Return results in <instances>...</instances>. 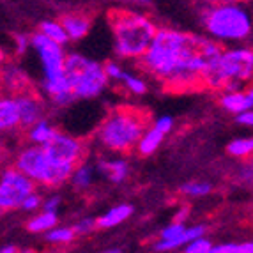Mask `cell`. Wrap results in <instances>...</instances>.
I'll use <instances>...</instances> for the list:
<instances>
[{
  "label": "cell",
  "mask_w": 253,
  "mask_h": 253,
  "mask_svg": "<svg viewBox=\"0 0 253 253\" xmlns=\"http://www.w3.org/2000/svg\"><path fill=\"white\" fill-rule=\"evenodd\" d=\"M236 121L241 124V126L253 127V108L252 110H246V112H243V114H239L236 117Z\"/></svg>",
  "instance_id": "obj_35"
},
{
  "label": "cell",
  "mask_w": 253,
  "mask_h": 253,
  "mask_svg": "<svg viewBox=\"0 0 253 253\" xmlns=\"http://www.w3.org/2000/svg\"><path fill=\"white\" fill-rule=\"evenodd\" d=\"M147 127V114H144L138 108L121 106V108L112 110L99 123L94 138L105 151L114 152V154H124V152L136 149Z\"/></svg>",
  "instance_id": "obj_2"
},
{
  "label": "cell",
  "mask_w": 253,
  "mask_h": 253,
  "mask_svg": "<svg viewBox=\"0 0 253 253\" xmlns=\"http://www.w3.org/2000/svg\"><path fill=\"white\" fill-rule=\"evenodd\" d=\"M123 85H124V89L129 94H133V96H144L149 89L147 82H145L144 78H140V76H136V75H131V73H126Z\"/></svg>",
  "instance_id": "obj_26"
},
{
  "label": "cell",
  "mask_w": 253,
  "mask_h": 253,
  "mask_svg": "<svg viewBox=\"0 0 253 253\" xmlns=\"http://www.w3.org/2000/svg\"><path fill=\"white\" fill-rule=\"evenodd\" d=\"M173 127V119L170 115H161L158 117L152 124H149V127L145 129L144 136L140 138L138 145H136V152L140 156H151L160 149V145L163 144V140L167 138L170 131Z\"/></svg>",
  "instance_id": "obj_10"
},
{
  "label": "cell",
  "mask_w": 253,
  "mask_h": 253,
  "mask_svg": "<svg viewBox=\"0 0 253 253\" xmlns=\"http://www.w3.org/2000/svg\"><path fill=\"white\" fill-rule=\"evenodd\" d=\"M219 105L221 108L230 112L234 115H239L246 110L253 108V85L252 87H245L241 90H230V92H223L219 96Z\"/></svg>",
  "instance_id": "obj_13"
},
{
  "label": "cell",
  "mask_w": 253,
  "mask_h": 253,
  "mask_svg": "<svg viewBox=\"0 0 253 253\" xmlns=\"http://www.w3.org/2000/svg\"><path fill=\"white\" fill-rule=\"evenodd\" d=\"M13 165L23 173H27L38 186H44V188H60L68 184L76 167V165L55 161L42 145L36 144L21 147L14 156Z\"/></svg>",
  "instance_id": "obj_5"
},
{
  "label": "cell",
  "mask_w": 253,
  "mask_h": 253,
  "mask_svg": "<svg viewBox=\"0 0 253 253\" xmlns=\"http://www.w3.org/2000/svg\"><path fill=\"white\" fill-rule=\"evenodd\" d=\"M96 228H99V225H97V218H82L76 221L75 225V230L78 236H89V234L96 232Z\"/></svg>",
  "instance_id": "obj_28"
},
{
  "label": "cell",
  "mask_w": 253,
  "mask_h": 253,
  "mask_svg": "<svg viewBox=\"0 0 253 253\" xmlns=\"http://www.w3.org/2000/svg\"><path fill=\"white\" fill-rule=\"evenodd\" d=\"M114 51L119 59H142L158 34V27L145 14L127 9L112 11L108 16Z\"/></svg>",
  "instance_id": "obj_3"
},
{
  "label": "cell",
  "mask_w": 253,
  "mask_h": 253,
  "mask_svg": "<svg viewBox=\"0 0 253 253\" xmlns=\"http://www.w3.org/2000/svg\"><path fill=\"white\" fill-rule=\"evenodd\" d=\"M200 21L207 36L218 42H241L253 32L252 14L239 2L214 0L202 9Z\"/></svg>",
  "instance_id": "obj_4"
},
{
  "label": "cell",
  "mask_w": 253,
  "mask_h": 253,
  "mask_svg": "<svg viewBox=\"0 0 253 253\" xmlns=\"http://www.w3.org/2000/svg\"><path fill=\"white\" fill-rule=\"evenodd\" d=\"M57 133H59V129L53 124L48 123L46 119H41L34 126H30L27 129V140H29L30 144L42 145L44 147V145H48L57 136Z\"/></svg>",
  "instance_id": "obj_19"
},
{
  "label": "cell",
  "mask_w": 253,
  "mask_h": 253,
  "mask_svg": "<svg viewBox=\"0 0 253 253\" xmlns=\"http://www.w3.org/2000/svg\"><path fill=\"white\" fill-rule=\"evenodd\" d=\"M39 32H42L44 36H48L50 39H53V41H57L59 44H62V46H66L69 41H71V38H69L68 30H66V27L62 25V21H57V20H44L39 23Z\"/></svg>",
  "instance_id": "obj_22"
},
{
  "label": "cell",
  "mask_w": 253,
  "mask_h": 253,
  "mask_svg": "<svg viewBox=\"0 0 253 253\" xmlns=\"http://www.w3.org/2000/svg\"><path fill=\"white\" fill-rule=\"evenodd\" d=\"M206 234V227L204 225H195V227H186L177 237H173V239H158L154 243L152 248L156 250V252H172V250H179V248H184L186 245H190L191 241L197 239V237L204 236Z\"/></svg>",
  "instance_id": "obj_15"
},
{
  "label": "cell",
  "mask_w": 253,
  "mask_h": 253,
  "mask_svg": "<svg viewBox=\"0 0 253 253\" xmlns=\"http://www.w3.org/2000/svg\"><path fill=\"white\" fill-rule=\"evenodd\" d=\"M42 197L39 193H36V191H32V193L27 197L25 200H23V204H21L20 211H25V212H36L38 209H42Z\"/></svg>",
  "instance_id": "obj_29"
},
{
  "label": "cell",
  "mask_w": 253,
  "mask_h": 253,
  "mask_svg": "<svg viewBox=\"0 0 253 253\" xmlns=\"http://www.w3.org/2000/svg\"><path fill=\"white\" fill-rule=\"evenodd\" d=\"M223 48L209 36H197L177 29H158L154 41L140 59L147 75L169 89L182 90L202 84L207 64Z\"/></svg>",
  "instance_id": "obj_1"
},
{
  "label": "cell",
  "mask_w": 253,
  "mask_h": 253,
  "mask_svg": "<svg viewBox=\"0 0 253 253\" xmlns=\"http://www.w3.org/2000/svg\"><path fill=\"white\" fill-rule=\"evenodd\" d=\"M66 76L76 99H94L101 96L112 82L105 71V64L76 51L66 57Z\"/></svg>",
  "instance_id": "obj_7"
},
{
  "label": "cell",
  "mask_w": 253,
  "mask_h": 253,
  "mask_svg": "<svg viewBox=\"0 0 253 253\" xmlns=\"http://www.w3.org/2000/svg\"><path fill=\"white\" fill-rule=\"evenodd\" d=\"M105 71L108 75V78L112 82H117V84H123L124 76H126L127 71H124L117 62H106L105 64Z\"/></svg>",
  "instance_id": "obj_31"
},
{
  "label": "cell",
  "mask_w": 253,
  "mask_h": 253,
  "mask_svg": "<svg viewBox=\"0 0 253 253\" xmlns=\"http://www.w3.org/2000/svg\"><path fill=\"white\" fill-rule=\"evenodd\" d=\"M0 127L2 131L20 129V108L14 94L0 99Z\"/></svg>",
  "instance_id": "obj_16"
},
{
  "label": "cell",
  "mask_w": 253,
  "mask_h": 253,
  "mask_svg": "<svg viewBox=\"0 0 253 253\" xmlns=\"http://www.w3.org/2000/svg\"><path fill=\"white\" fill-rule=\"evenodd\" d=\"M186 212H188V211H186V209H182V211H179L177 212V214H175V218H173V219H175V221H184V218H186Z\"/></svg>",
  "instance_id": "obj_38"
},
{
  "label": "cell",
  "mask_w": 253,
  "mask_h": 253,
  "mask_svg": "<svg viewBox=\"0 0 253 253\" xmlns=\"http://www.w3.org/2000/svg\"><path fill=\"white\" fill-rule=\"evenodd\" d=\"M4 80H5V87L11 90V94H20L29 90L27 89V75L20 66L11 64L9 68H5Z\"/></svg>",
  "instance_id": "obj_21"
},
{
  "label": "cell",
  "mask_w": 253,
  "mask_h": 253,
  "mask_svg": "<svg viewBox=\"0 0 253 253\" xmlns=\"http://www.w3.org/2000/svg\"><path fill=\"white\" fill-rule=\"evenodd\" d=\"M14 51L18 55H25L29 48H32V41H30V36L25 34H14Z\"/></svg>",
  "instance_id": "obj_32"
},
{
  "label": "cell",
  "mask_w": 253,
  "mask_h": 253,
  "mask_svg": "<svg viewBox=\"0 0 253 253\" xmlns=\"http://www.w3.org/2000/svg\"><path fill=\"white\" fill-rule=\"evenodd\" d=\"M237 253H253V241L237 243Z\"/></svg>",
  "instance_id": "obj_36"
},
{
  "label": "cell",
  "mask_w": 253,
  "mask_h": 253,
  "mask_svg": "<svg viewBox=\"0 0 253 253\" xmlns=\"http://www.w3.org/2000/svg\"><path fill=\"white\" fill-rule=\"evenodd\" d=\"M60 21L68 30L71 41H82L92 29V18L85 13H66L60 16Z\"/></svg>",
  "instance_id": "obj_14"
},
{
  "label": "cell",
  "mask_w": 253,
  "mask_h": 253,
  "mask_svg": "<svg viewBox=\"0 0 253 253\" xmlns=\"http://www.w3.org/2000/svg\"><path fill=\"white\" fill-rule=\"evenodd\" d=\"M227 152L232 158L237 160H245V158L253 156V136H243V138L232 140L227 145Z\"/></svg>",
  "instance_id": "obj_24"
},
{
  "label": "cell",
  "mask_w": 253,
  "mask_h": 253,
  "mask_svg": "<svg viewBox=\"0 0 253 253\" xmlns=\"http://www.w3.org/2000/svg\"><path fill=\"white\" fill-rule=\"evenodd\" d=\"M0 252H2V253H16L18 248L14 245H5V246H2V248H0Z\"/></svg>",
  "instance_id": "obj_37"
},
{
  "label": "cell",
  "mask_w": 253,
  "mask_h": 253,
  "mask_svg": "<svg viewBox=\"0 0 253 253\" xmlns=\"http://www.w3.org/2000/svg\"><path fill=\"white\" fill-rule=\"evenodd\" d=\"M239 181L248 186H253V156H252V160L239 170Z\"/></svg>",
  "instance_id": "obj_33"
},
{
  "label": "cell",
  "mask_w": 253,
  "mask_h": 253,
  "mask_svg": "<svg viewBox=\"0 0 253 253\" xmlns=\"http://www.w3.org/2000/svg\"><path fill=\"white\" fill-rule=\"evenodd\" d=\"M182 250H184L186 253H212L214 245H212L207 237L200 236V237H197V239L191 241L190 245H186Z\"/></svg>",
  "instance_id": "obj_27"
},
{
  "label": "cell",
  "mask_w": 253,
  "mask_h": 253,
  "mask_svg": "<svg viewBox=\"0 0 253 253\" xmlns=\"http://www.w3.org/2000/svg\"><path fill=\"white\" fill-rule=\"evenodd\" d=\"M18 101V108H20V129H29L30 126H34L38 121L44 119V103L41 101V97L36 96L34 92L25 90V92L14 94Z\"/></svg>",
  "instance_id": "obj_11"
},
{
  "label": "cell",
  "mask_w": 253,
  "mask_h": 253,
  "mask_svg": "<svg viewBox=\"0 0 253 253\" xmlns=\"http://www.w3.org/2000/svg\"><path fill=\"white\" fill-rule=\"evenodd\" d=\"M36 186L38 184L14 165L4 169L0 177V209L4 212L20 209L23 200L36 191Z\"/></svg>",
  "instance_id": "obj_8"
},
{
  "label": "cell",
  "mask_w": 253,
  "mask_h": 253,
  "mask_svg": "<svg viewBox=\"0 0 253 253\" xmlns=\"http://www.w3.org/2000/svg\"><path fill=\"white\" fill-rule=\"evenodd\" d=\"M44 237H46V241L51 243V245L68 246L78 237V234H76L75 227H60V225H57V227H53L51 230H48V232L44 234Z\"/></svg>",
  "instance_id": "obj_23"
},
{
  "label": "cell",
  "mask_w": 253,
  "mask_h": 253,
  "mask_svg": "<svg viewBox=\"0 0 253 253\" xmlns=\"http://www.w3.org/2000/svg\"><path fill=\"white\" fill-rule=\"evenodd\" d=\"M57 225H59V214L53 211H44L42 209L39 214L32 216L27 221V230L30 234H46L48 230H51Z\"/></svg>",
  "instance_id": "obj_20"
},
{
  "label": "cell",
  "mask_w": 253,
  "mask_h": 253,
  "mask_svg": "<svg viewBox=\"0 0 253 253\" xmlns=\"http://www.w3.org/2000/svg\"><path fill=\"white\" fill-rule=\"evenodd\" d=\"M135 2H136L138 5H149V4L152 2V0H135Z\"/></svg>",
  "instance_id": "obj_39"
},
{
  "label": "cell",
  "mask_w": 253,
  "mask_h": 253,
  "mask_svg": "<svg viewBox=\"0 0 253 253\" xmlns=\"http://www.w3.org/2000/svg\"><path fill=\"white\" fill-rule=\"evenodd\" d=\"M60 204H62V199H60V195H48L46 199L42 200V209H44V211H53V212H57V211H59Z\"/></svg>",
  "instance_id": "obj_34"
},
{
  "label": "cell",
  "mask_w": 253,
  "mask_h": 253,
  "mask_svg": "<svg viewBox=\"0 0 253 253\" xmlns=\"http://www.w3.org/2000/svg\"><path fill=\"white\" fill-rule=\"evenodd\" d=\"M223 2H239V4H245V2H250V0H223Z\"/></svg>",
  "instance_id": "obj_40"
},
{
  "label": "cell",
  "mask_w": 253,
  "mask_h": 253,
  "mask_svg": "<svg viewBox=\"0 0 253 253\" xmlns=\"http://www.w3.org/2000/svg\"><path fill=\"white\" fill-rule=\"evenodd\" d=\"M182 195L190 197V199H200V197H206L212 191L211 182H204V181H190L184 182V184L179 188Z\"/></svg>",
  "instance_id": "obj_25"
},
{
  "label": "cell",
  "mask_w": 253,
  "mask_h": 253,
  "mask_svg": "<svg viewBox=\"0 0 253 253\" xmlns=\"http://www.w3.org/2000/svg\"><path fill=\"white\" fill-rule=\"evenodd\" d=\"M96 175H97L96 167L82 161V163L76 165L75 170H73L69 184L73 186V190L75 191H87L90 186L94 184V181H96Z\"/></svg>",
  "instance_id": "obj_18"
},
{
  "label": "cell",
  "mask_w": 253,
  "mask_h": 253,
  "mask_svg": "<svg viewBox=\"0 0 253 253\" xmlns=\"http://www.w3.org/2000/svg\"><path fill=\"white\" fill-rule=\"evenodd\" d=\"M97 173L112 184H123L129 175V163L123 156L99 158L96 163Z\"/></svg>",
  "instance_id": "obj_12"
},
{
  "label": "cell",
  "mask_w": 253,
  "mask_h": 253,
  "mask_svg": "<svg viewBox=\"0 0 253 253\" xmlns=\"http://www.w3.org/2000/svg\"><path fill=\"white\" fill-rule=\"evenodd\" d=\"M133 206L131 204H119V206L110 207L101 216H97V225L101 230H110V228L119 227L121 223L127 221L133 216Z\"/></svg>",
  "instance_id": "obj_17"
},
{
  "label": "cell",
  "mask_w": 253,
  "mask_h": 253,
  "mask_svg": "<svg viewBox=\"0 0 253 253\" xmlns=\"http://www.w3.org/2000/svg\"><path fill=\"white\" fill-rule=\"evenodd\" d=\"M230 80L250 84L253 80V48L237 46L221 50V53L207 64L202 75V85L212 90H223Z\"/></svg>",
  "instance_id": "obj_6"
},
{
  "label": "cell",
  "mask_w": 253,
  "mask_h": 253,
  "mask_svg": "<svg viewBox=\"0 0 253 253\" xmlns=\"http://www.w3.org/2000/svg\"><path fill=\"white\" fill-rule=\"evenodd\" d=\"M44 151H46L55 161H59V163L78 165L85 160L87 145H85L80 138L59 131L57 136L51 140L50 144L44 145Z\"/></svg>",
  "instance_id": "obj_9"
},
{
  "label": "cell",
  "mask_w": 253,
  "mask_h": 253,
  "mask_svg": "<svg viewBox=\"0 0 253 253\" xmlns=\"http://www.w3.org/2000/svg\"><path fill=\"white\" fill-rule=\"evenodd\" d=\"M200 2H214V0H200Z\"/></svg>",
  "instance_id": "obj_41"
},
{
  "label": "cell",
  "mask_w": 253,
  "mask_h": 253,
  "mask_svg": "<svg viewBox=\"0 0 253 253\" xmlns=\"http://www.w3.org/2000/svg\"><path fill=\"white\" fill-rule=\"evenodd\" d=\"M184 228H186L184 221H175V219H173L172 223H169L160 232V239H165V241L173 239V237H177L179 234H181L182 230H184Z\"/></svg>",
  "instance_id": "obj_30"
}]
</instances>
